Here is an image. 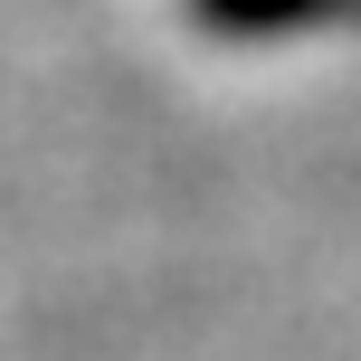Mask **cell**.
I'll return each instance as SVG.
<instances>
[{
	"instance_id": "6da1fadb",
	"label": "cell",
	"mask_w": 361,
	"mask_h": 361,
	"mask_svg": "<svg viewBox=\"0 0 361 361\" xmlns=\"http://www.w3.org/2000/svg\"><path fill=\"white\" fill-rule=\"evenodd\" d=\"M324 10H343V0H190L209 38H286V29H314Z\"/></svg>"
}]
</instances>
